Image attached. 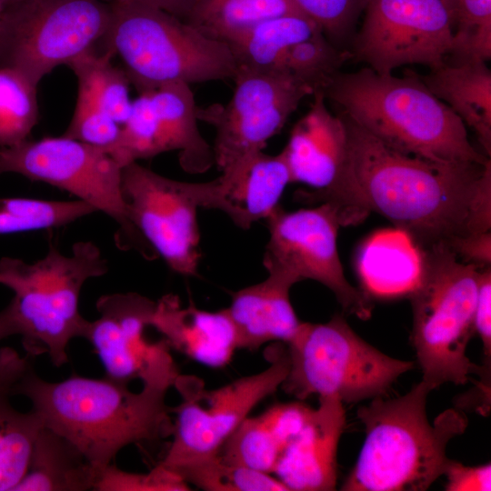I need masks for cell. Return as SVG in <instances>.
<instances>
[{
	"label": "cell",
	"mask_w": 491,
	"mask_h": 491,
	"mask_svg": "<svg viewBox=\"0 0 491 491\" xmlns=\"http://www.w3.org/2000/svg\"><path fill=\"white\" fill-rule=\"evenodd\" d=\"M348 177L368 213L405 232L419 249L490 232L491 160L440 163L392 149L348 116Z\"/></svg>",
	"instance_id": "1"
},
{
	"label": "cell",
	"mask_w": 491,
	"mask_h": 491,
	"mask_svg": "<svg viewBox=\"0 0 491 491\" xmlns=\"http://www.w3.org/2000/svg\"><path fill=\"white\" fill-rule=\"evenodd\" d=\"M168 389L143 385L133 392L127 384L71 376L61 382L39 377L33 366L15 388L24 396L44 426L71 441L98 469L133 444L171 436L173 421L165 403Z\"/></svg>",
	"instance_id": "2"
},
{
	"label": "cell",
	"mask_w": 491,
	"mask_h": 491,
	"mask_svg": "<svg viewBox=\"0 0 491 491\" xmlns=\"http://www.w3.org/2000/svg\"><path fill=\"white\" fill-rule=\"evenodd\" d=\"M324 94L339 113L392 149L440 163L490 161L472 145L462 120L413 71L402 77L368 66L338 72Z\"/></svg>",
	"instance_id": "3"
},
{
	"label": "cell",
	"mask_w": 491,
	"mask_h": 491,
	"mask_svg": "<svg viewBox=\"0 0 491 491\" xmlns=\"http://www.w3.org/2000/svg\"><path fill=\"white\" fill-rule=\"evenodd\" d=\"M432 390L421 380L403 396H377L357 409L366 437L341 490L424 491L444 475L447 445L466 431L468 419L456 406L431 423Z\"/></svg>",
	"instance_id": "4"
},
{
	"label": "cell",
	"mask_w": 491,
	"mask_h": 491,
	"mask_svg": "<svg viewBox=\"0 0 491 491\" xmlns=\"http://www.w3.org/2000/svg\"><path fill=\"white\" fill-rule=\"evenodd\" d=\"M104 37L138 93L164 85L234 79L236 65L228 45L163 10L112 0Z\"/></svg>",
	"instance_id": "5"
},
{
	"label": "cell",
	"mask_w": 491,
	"mask_h": 491,
	"mask_svg": "<svg viewBox=\"0 0 491 491\" xmlns=\"http://www.w3.org/2000/svg\"><path fill=\"white\" fill-rule=\"evenodd\" d=\"M107 270L106 260L91 241L75 244L70 256L50 246L33 264L13 257L0 260V284L15 294L10 304L27 356L47 354L55 366L68 362L69 342L83 337L88 323L79 311L82 287Z\"/></svg>",
	"instance_id": "6"
},
{
	"label": "cell",
	"mask_w": 491,
	"mask_h": 491,
	"mask_svg": "<svg viewBox=\"0 0 491 491\" xmlns=\"http://www.w3.org/2000/svg\"><path fill=\"white\" fill-rule=\"evenodd\" d=\"M422 271L409 295L411 342L422 380L433 389L465 385L481 366L470 361L467 345L475 334L474 315L480 267L466 263L443 245L420 249Z\"/></svg>",
	"instance_id": "7"
},
{
	"label": "cell",
	"mask_w": 491,
	"mask_h": 491,
	"mask_svg": "<svg viewBox=\"0 0 491 491\" xmlns=\"http://www.w3.org/2000/svg\"><path fill=\"white\" fill-rule=\"evenodd\" d=\"M286 346L288 372L281 388L300 401L315 395L336 396L343 403L387 396L415 366L365 341L341 315L326 323L302 322Z\"/></svg>",
	"instance_id": "8"
},
{
	"label": "cell",
	"mask_w": 491,
	"mask_h": 491,
	"mask_svg": "<svg viewBox=\"0 0 491 491\" xmlns=\"http://www.w3.org/2000/svg\"><path fill=\"white\" fill-rule=\"evenodd\" d=\"M110 18L111 4L103 0H20L0 12V67L38 85L58 65L95 50Z\"/></svg>",
	"instance_id": "9"
},
{
	"label": "cell",
	"mask_w": 491,
	"mask_h": 491,
	"mask_svg": "<svg viewBox=\"0 0 491 491\" xmlns=\"http://www.w3.org/2000/svg\"><path fill=\"white\" fill-rule=\"evenodd\" d=\"M274 346L266 368L215 389H205L197 377L178 376L174 387L181 402L170 407L173 438L159 464L174 471L219 453L252 410L281 388L288 372L286 346Z\"/></svg>",
	"instance_id": "10"
},
{
	"label": "cell",
	"mask_w": 491,
	"mask_h": 491,
	"mask_svg": "<svg viewBox=\"0 0 491 491\" xmlns=\"http://www.w3.org/2000/svg\"><path fill=\"white\" fill-rule=\"evenodd\" d=\"M122 170L104 149L64 135L0 147V175L15 173L65 190L114 219L126 241L138 242L142 236L123 196Z\"/></svg>",
	"instance_id": "11"
},
{
	"label": "cell",
	"mask_w": 491,
	"mask_h": 491,
	"mask_svg": "<svg viewBox=\"0 0 491 491\" xmlns=\"http://www.w3.org/2000/svg\"><path fill=\"white\" fill-rule=\"evenodd\" d=\"M269 239L263 264L297 283L306 279L327 287L347 314L370 318L372 299L346 279L337 250L339 213L329 203L312 208L285 211L278 206L266 219Z\"/></svg>",
	"instance_id": "12"
},
{
	"label": "cell",
	"mask_w": 491,
	"mask_h": 491,
	"mask_svg": "<svg viewBox=\"0 0 491 491\" xmlns=\"http://www.w3.org/2000/svg\"><path fill=\"white\" fill-rule=\"evenodd\" d=\"M235 89L225 105L197 106L198 120L214 126L215 164L220 171L243 157L263 151L300 102L314 89L292 75L236 70Z\"/></svg>",
	"instance_id": "13"
},
{
	"label": "cell",
	"mask_w": 491,
	"mask_h": 491,
	"mask_svg": "<svg viewBox=\"0 0 491 491\" xmlns=\"http://www.w3.org/2000/svg\"><path fill=\"white\" fill-rule=\"evenodd\" d=\"M351 56L380 75L402 65L430 69L446 61L453 23L444 0H366Z\"/></svg>",
	"instance_id": "14"
},
{
	"label": "cell",
	"mask_w": 491,
	"mask_h": 491,
	"mask_svg": "<svg viewBox=\"0 0 491 491\" xmlns=\"http://www.w3.org/2000/svg\"><path fill=\"white\" fill-rule=\"evenodd\" d=\"M155 302L135 293L105 295L98 298L99 317L88 321L83 337L99 356L105 376L129 384L173 387L180 375L165 339L151 342L145 330L151 326Z\"/></svg>",
	"instance_id": "15"
},
{
	"label": "cell",
	"mask_w": 491,
	"mask_h": 491,
	"mask_svg": "<svg viewBox=\"0 0 491 491\" xmlns=\"http://www.w3.org/2000/svg\"><path fill=\"white\" fill-rule=\"evenodd\" d=\"M122 192L128 218L140 235L173 271L195 276L200 259L198 206L187 182L133 162L123 167Z\"/></svg>",
	"instance_id": "16"
},
{
	"label": "cell",
	"mask_w": 491,
	"mask_h": 491,
	"mask_svg": "<svg viewBox=\"0 0 491 491\" xmlns=\"http://www.w3.org/2000/svg\"><path fill=\"white\" fill-rule=\"evenodd\" d=\"M313 98L281 151L291 182L312 189L298 192V196L336 207L343 226L359 224L368 214L360 205L348 178L346 124L338 114L329 111L324 91H316Z\"/></svg>",
	"instance_id": "17"
},
{
	"label": "cell",
	"mask_w": 491,
	"mask_h": 491,
	"mask_svg": "<svg viewBox=\"0 0 491 491\" xmlns=\"http://www.w3.org/2000/svg\"><path fill=\"white\" fill-rule=\"evenodd\" d=\"M291 176L282 152L250 154L206 182H187L198 208L218 210L242 229L266 220L278 206Z\"/></svg>",
	"instance_id": "18"
},
{
	"label": "cell",
	"mask_w": 491,
	"mask_h": 491,
	"mask_svg": "<svg viewBox=\"0 0 491 491\" xmlns=\"http://www.w3.org/2000/svg\"><path fill=\"white\" fill-rule=\"evenodd\" d=\"M343 404L336 396H320L318 406L285 448L272 475L288 491L336 489L337 447L346 425Z\"/></svg>",
	"instance_id": "19"
},
{
	"label": "cell",
	"mask_w": 491,
	"mask_h": 491,
	"mask_svg": "<svg viewBox=\"0 0 491 491\" xmlns=\"http://www.w3.org/2000/svg\"><path fill=\"white\" fill-rule=\"evenodd\" d=\"M296 283L286 273L267 271L263 281L231 293L225 309L238 349L255 351L269 343L290 342L302 324L290 300Z\"/></svg>",
	"instance_id": "20"
},
{
	"label": "cell",
	"mask_w": 491,
	"mask_h": 491,
	"mask_svg": "<svg viewBox=\"0 0 491 491\" xmlns=\"http://www.w3.org/2000/svg\"><path fill=\"white\" fill-rule=\"evenodd\" d=\"M155 327L173 348L185 356L212 367L230 363L238 350L233 323L225 308L207 311L166 295L155 302L151 318Z\"/></svg>",
	"instance_id": "21"
},
{
	"label": "cell",
	"mask_w": 491,
	"mask_h": 491,
	"mask_svg": "<svg viewBox=\"0 0 491 491\" xmlns=\"http://www.w3.org/2000/svg\"><path fill=\"white\" fill-rule=\"evenodd\" d=\"M312 407L297 400L276 403L247 416L217 454L225 461L271 474L286 446L306 422Z\"/></svg>",
	"instance_id": "22"
},
{
	"label": "cell",
	"mask_w": 491,
	"mask_h": 491,
	"mask_svg": "<svg viewBox=\"0 0 491 491\" xmlns=\"http://www.w3.org/2000/svg\"><path fill=\"white\" fill-rule=\"evenodd\" d=\"M32 358L11 347L0 349V491H13L20 482L44 426L35 411L21 412L11 402L15 386L33 366Z\"/></svg>",
	"instance_id": "23"
},
{
	"label": "cell",
	"mask_w": 491,
	"mask_h": 491,
	"mask_svg": "<svg viewBox=\"0 0 491 491\" xmlns=\"http://www.w3.org/2000/svg\"><path fill=\"white\" fill-rule=\"evenodd\" d=\"M361 289L368 297H408L422 271L421 250L403 231L383 230L368 237L356 258Z\"/></svg>",
	"instance_id": "24"
},
{
	"label": "cell",
	"mask_w": 491,
	"mask_h": 491,
	"mask_svg": "<svg viewBox=\"0 0 491 491\" xmlns=\"http://www.w3.org/2000/svg\"><path fill=\"white\" fill-rule=\"evenodd\" d=\"M427 88L476 134L491 155V71L483 61L447 62L421 75Z\"/></svg>",
	"instance_id": "25"
},
{
	"label": "cell",
	"mask_w": 491,
	"mask_h": 491,
	"mask_svg": "<svg viewBox=\"0 0 491 491\" xmlns=\"http://www.w3.org/2000/svg\"><path fill=\"white\" fill-rule=\"evenodd\" d=\"M150 95L165 152L177 151L179 164L187 173L207 171L215 164L214 150L198 129L190 85L166 84L151 90Z\"/></svg>",
	"instance_id": "26"
},
{
	"label": "cell",
	"mask_w": 491,
	"mask_h": 491,
	"mask_svg": "<svg viewBox=\"0 0 491 491\" xmlns=\"http://www.w3.org/2000/svg\"><path fill=\"white\" fill-rule=\"evenodd\" d=\"M98 471L71 441L44 426L13 491L94 490Z\"/></svg>",
	"instance_id": "27"
},
{
	"label": "cell",
	"mask_w": 491,
	"mask_h": 491,
	"mask_svg": "<svg viewBox=\"0 0 491 491\" xmlns=\"http://www.w3.org/2000/svg\"><path fill=\"white\" fill-rule=\"evenodd\" d=\"M319 30L303 13H291L263 20L226 44L237 70L267 73L278 70L284 54L291 45Z\"/></svg>",
	"instance_id": "28"
},
{
	"label": "cell",
	"mask_w": 491,
	"mask_h": 491,
	"mask_svg": "<svg viewBox=\"0 0 491 491\" xmlns=\"http://www.w3.org/2000/svg\"><path fill=\"white\" fill-rule=\"evenodd\" d=\"M291 13H302L293 0H198L186 22L226 43L263 20Z\"/></svg>",
	"instance_id": "29"
},
{
	"label": "cell",
	"mask_w": 491,
	"mask_h": 491,
	"mask_svg": "<svg viewBox=\"0 0 491 491\" xmlns=\"http://www.w3.org/2000/svg\"><path fill=\"white\" fill-rule=\"evenodd\" d=\"M113 54L89 51L67 65L77 78V95L107 113L120 126L126 121L132 101L129 79L123 68L112 64Z\"/></svg>",
	"instance_id": "30"
},
{
	"label": "cell",
	"mask_w": 491,
	"mask_h": 491,
	"mask_svg": "<svg viewBox=\"0 0 491 491\" xmlns=\"http://www.w3.org/2000/svg\"><path fill=\"white\" fill-rule=\"evenodd\" d=\"M95 212L81 200L0 197V235L60 227Z\"/></svg>",
	"instance_id": "31"
},
{
	"label": "cell",
	"mask_w": 491,
	"mask_h": 491,
	"mask_svg": "<svg viewBox=\"0 0 491 491\" xmlns=\"http://www.w3.org/2000/svg\"><path fill=\"white\" fill-rule=\"evenodd\" d=\"M172 472L190 486L207 491H288L271 474L225 461L218 455L188 463Z\"/></svg>",
	"instance_id": "32"
},
{
	"label": "cell",
	"mask_w": 491,
	"mask_h": 491,
	"mask_svg": "<svg viewBox=\"0 0 491 491\" xmlns=\"http://www.w3.org/2000/svg\"><path fill=\"white\" fill-rule=\"evenodd\" d=\"M36 87L20 72L0 67V147L28 139L38 119Z\"/></svg>",
	"instance_id": "33"
},
{
	"label": "cell",
	"mask_w": 491,
	"mask_h": 491,
	"mask_svg": "<svg viewBox=\"0 0 491 491\" xmlns=\"http://www.w3.org/2000/svg\"><path fill=\"white\" fill-rule=\"evenodd\" d=\"M350 56L349 51L336 47L319 30L291 45L284 54L278 70L310 85L316 93L326 89Z\"/></svg>",
	"instance_id": "34"
},
{
	"label": "cell",
	"mask_w": 491,
	"mask_h": 491,
	"mask_svg": "<svg viewBox=\"0 0 491 491\" xmlns=\"http://www.w3.org/2000/svg\"><path fill=\"white\" fill-rule=\"evenodd\" d=\"M453 23L450 62L491 57V0H444Z\"/></svg>",
	"instance_id": "35"
},
{
	"label": "cell",
	"mask_w": 491,
	"mask_h": 491,
	"mask_svg": "<svg viewBox=\"0 0 491 491\" xmlns=\"http://www.w3.org/2000/svg\"><path fill=\"white\" fill-rule=\"evenodd\" d=\"M165 152L152 105L150 91L132 101L115 145L108 153L122 167Z\"/></svg>",
	"instance_id": "36"
},
{
	"label": "cell",
	"mask_w": 491,
	"mask_h": 491,
	"mask_svg": "<svg viewBox=\"0 0 491 491\" xmlns=\"http://www.w3.org/2000/svg\"><path fill=\"white\" fill-rule=\"evenodd\" d=\"M293 1L304 15L320 27L326 37L340 49L347 42L356 18L366 3V0Z\"/></svg>",
	"instance_id": "37"
},
{
	"label": "cell",
	"mask_w": 491,
	"mask_h": 491,
	"mask_svg": "<svg viewBox=\"0 0 491 491\" xmlns=\"http://www.w3.org/2000/svg\"><path fill=\"white\" fill-rule=\"evenodd\" d=\"M191 486L161 464L148 473L127 472L110 464L98 471L96 491H188Z\"/></svg>",
	"instance_id": "38"
},
{
	"label": "cell",
	"mask_w": 491,
	"mask_h": 491,
	"mask_svg": "<svg viewBox=\"0 0 491 491\" xmlns=\"http://www.w3.org/2000/svg\"><path fill=\"white\" fill-rule=\"evenodd\" d=\"M120 130L121 126L107 113L77 95L74 115L64 135L109 153L118 140Z\"/></svg>",
	"instance_id": "39"
},
{
	"label": "cell",
	"mask_w": 491,
	"mask_h": 491,
	"mask_svg": "<svg viewBox=\"0 0 491 491\" xmlns=\"http://www.w3.org/2000/svg\"><path fill=\"white\" fill-rule=\"evenodd\" d=\"M474 330L483 344L484 365L490 372L491 359V266L480 269L474 315Z\"/></svg>",
	"instance_id": "40"
},
{
	"label": "cell",
	"mask_w": 491,
	"mask_h": 491,
	"mask_svg": "<svg viewBox=\"0 0 491 491\" xmlns=\"http://www.w3.org/2000/svg\"><path fill=\"white\" fill-rule=\"evenodd\" d=\"M446 491H489L491 490L490 463L479 466H465L448 459L444 475Z\"/></svg>",
	"instance_id": "41"
},
{
	"label": "cell",
	"mask_w": 491,
	"mask_h": 491,
	"mask_svg": "<svg viewBox=\"0 0 491 491\" xmlns=\"http://www.w3.org/2000/svg\"><path fill=\"white\" fill-rule=\"evenodd\" d=\"M459 259L480 268L491 266V232L468 235L452 248Z\"/></svg>",
	"instance_id": "42"
},
{
	"label": "cell",
	"mask_w": 491,
	"mask_h": 491,
	"mask_svg": "<svg viewBox=\"0 0 491 491\" xmlns=\"http://www.w3.org/2000/svg\"><path fill=\"white\" fill-rule=\"evenodd\" d=\"M163 10L186 21L198 0H120Z\"/></svg>",
	"instance_id": "43"
},
{
	"label": "cell",
	"mask_w": 491,
	"mask_h": 491,
	"mask_svg": "<svg viewBox=\"0 0 491 491\" xmlns=\"http://www.w3.org/2000/svg\"><path fill=\"white\" fill-rule=\"evenodd\" d=\"M18 334L19 330L15 313L9 303L2 311H0V341L9 336Z\"/></svg>",
	"instance_id": "44"
},
{
	"label": "cell",
	"mask_w": 491,
	"mask_h": 491,
	"mask_svg": "<svg viewBox=\"0 0 491 491\" xmlns=\"http://www.w3.org/2000/svg\"><path fill=\"white\" fill-rule=\"evenodd\" d=\"M18 1L20 0H1V3H2V8L5 9V7L15 4V3H17ZM2 9V10H3Z\"/></svg>",
	"instance_id": "45"
}]
</instances>
